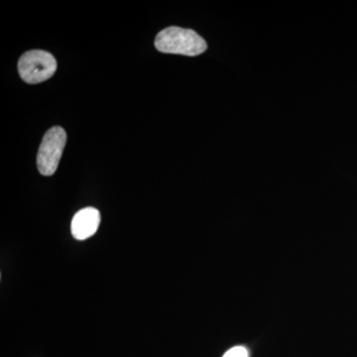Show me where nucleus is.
I'll use <instances>...</instances> for the list:
<instances>
[{
    "instance_id": "nucleus-1",
    "label": "nucleus",
    "mask_w": 357,
    "mask_h": 357,
    "mask_svg": "<svg viewBox=\"0 0 357 357\" xmlns=\"http://www.w3.org/2000/svg\"><path fill=\"white\" fill-rule=\"evenodd\" d=\"M155 47L162 53L195 57L203 54L208 45L194 30L173 26L162 30L157 35Z\"/></svg>"
},
{
    "instance_id": "nucleus-3",
    "label": "nucleus",
    "mask_w": 357,
    "mask_h": 357,
    "mask_svg": "<svg viewBox=\"0 0 357 357\" xmlns=\"http://www.w3.org/2000/svg\"><path fill=\"white\" fill-rule=\"evenodd\" d=\"M67 142V134L60 126H55L45 134L40 145L37 166L43 176H52L57 171Z\"/></svg>"
},
{
    "instance_id": "nucleus-4",
    "label": "nucleus",
    "mask_w": 357,
    "mask_h": 357,
    "mask_svg": "<svg viewBox=\"0 0 357 357\" xmlns=\"http://www.w3.org/2000/svg\"><path fill=\"white\" fill-rule=\"evenodd\" d=\"M100 223V211L95 208H86L77 211L72 220V234L77 241H84L98 231Z\"/></svg>"
},
{
    "instance_id": "nucleus-2",
    "label": "nucleus",
    "mask_w": 357,
    "mask_h": 357,
    "mask_svg": "<svg viewBox=\"0 0 357 357\" xmlns=\"http://www.w3.org/2000/svg\"><path fill=\"white\" fill-rule=\"evenodd\" d=\"M57 70V62L52 54L46 51L26 52L18 62V72L28 84H39L50 79Z\"/></svg>"
},
{
    "instance_id": "nucleus-5",
    "label": "nucleus",
    "mask_w": 357,
    "mask_h": 357,
    "mask_svg": "<svg viewBox=\"0 0 357 357\" xmlns=\"http://www.w3.org/2000/svg\"><path fill=\"white\" fill-rule=\"evenodd\" d=\"M222 357H248V351L244 347H232Z\"/></svg>"
}]
</instances>
